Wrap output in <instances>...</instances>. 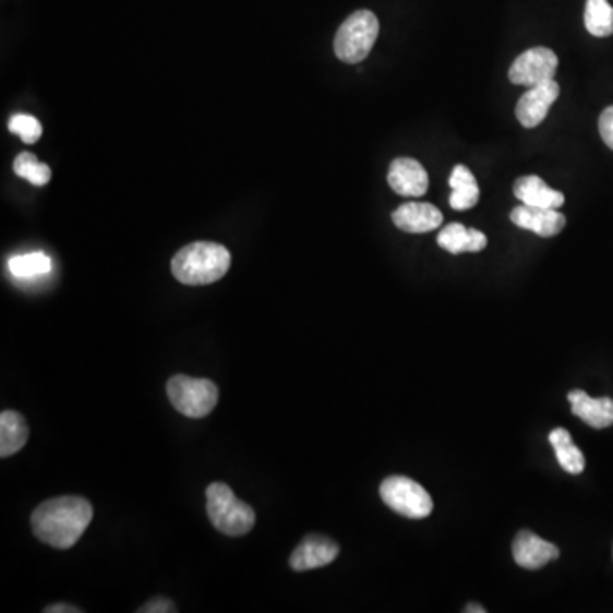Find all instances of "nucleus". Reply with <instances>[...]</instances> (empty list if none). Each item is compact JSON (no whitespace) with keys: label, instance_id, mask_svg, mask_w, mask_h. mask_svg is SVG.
Instances as JSON below:
<instances>
[{"label":"nucleus","instance_id":"f257e3e1","mask_svg":"<svg viewBox=\"0 0 613 613\" xmlns=\"http://www.w3.org/2000/svg\"><path fill=\"white\" fill-rule=\"evenodd\" d=\"M93 505L81 496L45 501L32 517L33 533L55 549L74 548L93 521Z\"/></svg>","mask_w":613,"mask_h":613},{"label":"nucleus","instance_id":"f03ea898","mask_svg":"<svg viewBox=\"0 0 613 613\" xmlns=\"http://www.w3.org/2000/svg\"><path fill=\"white\" fill-rule=\"evenodd\" d=\"M229 249L215 242H193L176 254L171 263L176 280L191 287L211 285L221 280L229 272Z\"/></svg>","mask_w":613,"mask_h":613},{"label":"nucleus","instance_id":"7ed1b4c3","mask_svg":"<svg viewBox=\"0 0 613 613\" xmlns=\"http://www.w3.org/2000/svg\"><path fill=\"white\" fill-rule=\"evenodd\" d=\"M206 513L218 532L242 537L253 530L256 515L251 506L237 500L229 485L214 482L206 490Z\"/></svg>","mask_w":613,"mask_h":613},{"label":"nucleus","instance_id":"20e7f679","mask_svg":"<svg viewBox=\"0 0 613 613\" xmlns=\"http://www.w3.org/2000/svg\"><path fill=\"white\" fill-rule=\"evenodd\" d=\"M377 16L370 11H357L339 27L334 38V51L345 63H360L369 57L377 41Z\"/></svg>","mask_w":613,"mask_h":613},{"label":"nucleus","instance_id":"39448f33","mask_svg":"<svg viewBox=\"0 0 613 613\" xmlns=\"http://www.w3.org/2000/svg\"><path fill=\"white\" fill-rule=\"evenodd\" d=\"M167 397L176 411L188 418H205L218 402V387L208 378L176 375L167 382Z\"/></svg>","mask_w":613,"mask_h":613},{"label":"nucleus","instance_id":"423d86ee","mask_svg":"<svg viewBox=\"0 0 613 613\" xmlns=\"http://www.w3.org/2000/svg\"><path fill=\"white\" fill-rule=\"evenodd\" d=\"M381 496L388 508L412 520L430 517L433 512V500L423 485L404 476L385 479Z\"/></svg>","mask_w":613,"mask_h":613},{"label":"nucleus","instance_id":"0eeeda50","mask_svg":"<svg viewBox=\"0 0 613 613\" xmlns=\"http://www.w3.org/2000/svg\"><path fill=\"white\" fill-rule=\"evenodd\" d=\"M557 65L560 60L551 48H530L509 67V81L517 86H539L543 82L554 81Z\"/></svg>","mask_w":613,"mask_h":613},{"label":"nucleus","instance_id":"6e6552de","mask_svg":"<svg viewBox=\"0 0 613 613\" xmlns=\"http://www.w3.org/2000/svg\"><path fill=\"white\" fill-rule=\"evenodd\" d=\"M561 87L555 81L543 82L539 86L530 87L518 101L517 120L525 129H536L548 117L549 109L560 97Z\"/></svg>","mask_w":613,"mask_h":613},{"label":"nucleus","instance_id":"1a4fd4ad","mask_svg":"<svg viewBox=\"0 0 613 613\" xmlns=\"http://www.w3.org/2000/svg\"><path fill=\"white\" fill-rule=\"evenodd\" d=\"M388 187L406 199H420L428 191L426 169L411 157H399L388 167Z\"/></svg>","mask_w":613,"mask_h":613},{"label":"nucleus","instance_id":"9d476101","mask_svg":"<svg viewBox=\"0 0 613 613\" xmlns=\"http://www.w3.org/2000/svg\"><path fill=\"white\" fill-rule=\"evenodd\" d=\"M513 557L525 569H540L560 557V549L530 530H521L513 542Z\"/></svg>","mask_w":613,"mask_h":613},{"label":"nucleus","instance_id":"9b49d317","mask_svg":"<svg viewBox=\"0 0 613 613\" xmlns=\"http://www.w3.org/2000/svg\"><path fill=\"white\" fill-rule=\"evenodd\" d=\"M513 224L520 229L532 230L540 237H554L566 226V217L561 212L539 206L521 205L509 214Z\"/></svg>","mask_w":613,"mask_h":613},{"label":"nucleus","instance_id":"f8f14e48","mask_svg":"<svg viewBox=\"0 0 613 613\" xmlns=\"http://www.w3.org/2000/svg\"><path fill=\"white\" fill-rule=\"evenodd\" d=\"M338 554V543H334L327 537H306L291 554L290 567L293 570L317 569L333 563Z\"/></svg>","mask_w":613,"mask_h":613},{"label":"nucleus","instance_id":"ddd939ff","mask_svg":"<svg viewBox=\"0 0 613 613\" xmlns=\"http://www.w3.org/2000/svg\"><path fill=\"white\" fill-rule=\"evenodd\" d=\"M397 229L408 233H424L438 229L443 224L442 212L431 203H406L393 214Z\"/></svg>","mask_w":613,"mask_h":613},{"label":"nucleus","instance_id":"4468645a","mask_svg":"<svg viewBox=\"0 0 613 613\" xmlns=\"http://www.w3.org/2000/svg\"><path fill=\"white\" fill-rule=\"evenodd\" d=\"M567 399H569L573 414L578 416L579 420L585 421L588 426L594 428V430L612 426L613 400L609 397L593 399L585 390H573Z\"/></svg>","mask_w":613,"mask_h":613},{"label":"nucleus","instance_id":"2eb2a0df","mask_svg":"<svg viewBox=\"0 0 613 613\" xmlns=\"http://www.w3.org/2000/svg\"><path fill=\"white\" fill-rule=\"evenodd\" d=\"M513 193L524 205L557 211L564 205V194L552 190L539 176H524L513 184Z\"/></svg>","mask_w":613,"mask_h":613},{"label":"nucleus","instance_id":"dca6fc26","mask_svg":"<svg viewBox=\"0 0 613 613\" xmlns=\"http://www.w3.org/2000/svg\"><path fill=\"white\" fill-rule=\"evenodd\" d=\"M438 245L450 254L479 253L488 245V237L481 230L467 229L455 221L440 232Z\"/></svg>","mask_w":613,"mask_h":613},{"label":"nucleus","instance_id":"f3484780","mask_svg":"<svg viewBox=\"0 0 613 613\" xmlns=\"http://www.w3.org/2000/svg\"><path fill=\"white\" fill-rule=\"evenodd\" d=\"M29 428L26 420L16 411L0 414V457H11L26 445Z\"/></svg>","mask_w":613,"mask_h":613},{"label":"nucleus","instance_id":"a211bd4d","mask_svg":"<svg viewBox=\"0 0 613 613\" xmlns=\"http://www.w3.org/2000/svg\"><path fill=\"white\" fill-rule=\"evenodd\" d=\"M450 206L454 211L464 212L469 211L472 206L478 205L479 202V187L478 181L473 178L472 172L466 166L454 167V172L450 176Z\"/></svg>","mask_w":613,"mask_h":613},{"label":"nucleus","instance_id":"6ab92c4d","mask_svg":"<svg viewBox=\"0 0 613 613\" xmlns=\"http://www.w3.org/2000/svg\"><path fill=\"white\" fill-rule=\"evenodd\" d=\"M549 442L555 450L557 462L566 472L576 476V473H581L585 470V455L576 447L569 431L564 430V428H555L549 435Z\"/></svg>","mask_w":613,"mask_h":613},{"label":"nucleus","instance_id":"aec40b11","mask_svg":"<svg viewBox=\"0 0 613 613\" xmlns=\"http://www.w3.org/2000/svg\"><path fill=\"white\" fill-rule=\"evenodd\" d=\"M8 268L17 280H33V278L48 275L51 272V260L41 251H36V253L12 256L9 260Z\"/></svg>","mask_w":613,"mask_h":613},{"label":"nucleus","instance_id":"412c9836","mask_svg":"<svg viewBox=\"0 0 613 613\" xmlns=\"http://www.w3.org/2000/svg\"><path fill=\"white\" fill-rule=\"evenodd\" d=\"M585 26L588 33L597 38L613 35V8L609 0H587Z\"/></svg>","mask_w":613,"mask_h":613},{"label":"nucleus","instance_id":"4be33fe9","mask_svg":"<svg viewBox=\"0 0 613 613\" xmlns=\"http://www.w3.org/2000/svg\"><path fill=\"white\" fill-rule=\"evenodd\" d=\"M14 172L20 178L27 179L35 187H45L50 183L51 171L47 164L39 163L29 152H21L14 160Z\"/></svg>","mask_w":613,"mask_h":613},{"label":"nucleus","instance_id":"5701e85b","mask_svg":"<svg viewBox=\"0 0 613 613\" xmlns=\"http://www.w3.org/2000/svg\"><path fill=\"white\" fill-rule=\"evenodd\" d=\"M9 130H11L14 135L20 136L24 144H36L39 141V136L44 133V127L36 120L32 115H14V117L9 120Z\"/></svg>","mask_w":613,"mask_h":613},{"label":"nucleus","instance_id":"b1692460","mask_svg":"<svg viewBox=\"0 0 613 613\" xmlns=\"http://www.w3.org/2000/svg\"><path fill=\"white\" fill-rule=\"evenodd\" d=\"M598 130H600L603 142L613 151V106L603 111L600 121H598Z\"/></svg>","mask_w":613,"mask_h":613},{"label":"nucleus","instance_id":"393cba45","mask_svg":"<svg viewBox=\"0 0 613 613\" xmlns=\"http://www.w3.org/2000/svg\"><path fill=\"white\" fill-rule=\"evenodd\" d=\"M176 612L175 603L171 600H167V598H154L151 602L145 603L139 613H169Z\"/></svg>","mask_w":613,"mask_h":613},{"label":"nucleus","instance_id":"a878e982","mask_svg":"<svg viewBox=\"0 0 613 613\" xmlns=\"http://www.w3.org/2000/svg\"><path fill=\"white\" fill-rule=\"evenodd\" d=\"M47 613H81L82 610L77 606L65 605V603H59V605H50L45 609Z\"/></svg>","mask_w":613,"mask_h":613},{"label":"nucleus","instance_id":"bb28decb","mask_svg":"<svg viewBox=\"0 0 613 613\" xmlns=\"http://www.w3.org/2000/svg\"><path fill=\"white\" fill-rule=\"evenodd\" d=\"M466 612H481V613H484V612H485V609H481V606H479V605H469V609H467Z\"/></svg>","mask_w":613,"mask_h":613}]
</instances>
